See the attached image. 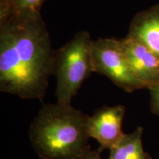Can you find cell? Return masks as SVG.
<instances>
[{"instance_id": "2", "label": "cell", "mask_w": 159, "mask_h": 159, "mask_svg": "<svg viewBox=\"0 0 159 159\" xmlns=\"http://www.w3.org/2000/svg\"><path fill=\"white\" fill-rule=\"evenodd\" d=\"M89 119L71 103L43 105L30 125L32 148L41 159H79L90 148Z\"/></svg>"}, {"instance_id": "3", "label": "cell", "mask_w": 159, "mask_h": 159, "mask_svg": "<svg viewBox=\"0 0 159 159\" xmlns=\"http://www.w3.org/2000/svg\"><path fill=\"white\" fill-rule=\"evenodd\" d=\"M90 34L87 31L76 33L55 51L53 75L57 102L71 103L83 83L93 71Z\"/></svg>"}, {"instance_id": "6", "label": "cell", "mask_w": 159, "mask_h": 159, "mask_svg": "<svg viewBox=\"0 0 159 159\" xmlns=\"http://www.w3.org/2000/svg\"><path fill=\"white\" fill-rule=\"evenodd\" d=\"M131 70L145 89L159 84V56L128 36L119 39Z\"/></svg>"}, {"instance_id": "11", "label": "cell", "mask_w": 159, "mask_h": 159, "mask_svg": "<svg viewBox=\"0 0 159 159\" xmlns=\"http://www.w3.org/2000/svg\"><path fill=\"white\" fill-rule=\"evenodd\" d=\"M10 0H0V21L5 19L8 14Z\"/></svg>"}, {"instance_id": "10", "label": "cell", "mask_w": 159, "mask_h": 159, "mask_svg": "<svg viewBox=\"0 0 159 159\" xmlns=\"http://www.w3.org/2000/svg\"><path fill=\"white\" fill-rule=\"evenodd\" d=\"M150 92V111L152 114L159 116V84L148 89Z\"/></svg>"}, {"instance_id": "5", "label": "cell", "mask_w": 159, "mask_h": 159, "mask_svg": "<svg viewBox=\"0 0 159 159\" xmlns=\"http://www.w3.org/2000/svg\"><path fill=\"white\" fill-rule=\"evenodd\" d=\"M126 108L123 105L100 107L89 116L88 131L90 138L94 139L99 144V151L111 150L125 134L122 123Z\"/></svg>"}, {"instance_id": "8", "label": "cell", "mask_w": 159, "mask_h": 159, "mask_svg": "<svg viewBox=\"0 0 159 159\" xmlns=\"http://www.w3.org/2000/svg\"><path fill=\"white\" fill-rule=\"evenodd\" d=\"M143 128L138 127L134 132L125 134L110 150L108 159H152L144 150L142 143Z\"/></svg>"}, {"instance_id": "4", "label": "cell", "mask_w": 159, "mask_h": 159, "mask_svg": "<svg viewBox=\"0 0 159 159\" xmlns=\"http://www.w3.org/2000/svg\"><path fill=\"white\" fill-rule=\"evenodd\" d=\"M93 71L104 75L126 92L145 89L135 77L118 39L100 38L91 43Z\"/></svg>"}, {"instance_id": "12", "label": "cell", "mask_w": 159, "mask_h": 159, "mask_svg": "<svg viewBox=\"0 0 159 159\" xmlns=\"http://www.w3.org/2000/svg\"><path fill=\"white\" fill-rule=\"evenodd\" d=\"M79 159H102L99 150H92L89 148Z\"/></svg>"}, {"instance_id": "1", "label": "cell", "mask_w": 159, "mask_h": 159, "mask_svg": "<svg viewBox=\"0 0 159 159\" xmlns=\"http://www.w3.org/2000/svg\"><path fill=\"white\" fill-rule=\"evenodd\" d=\"M55 53L40 12L0 21V91L41 100L53 75Z\"/></svg>"}, {"instance_id": "9", "label": "cell", "mask_w": 159, "mask_h": 159, "mask_svg": "<svg viewBox=\"0 0 159 159\" xmlns=\"http://www.w3.org/2000/svg\"><path fill=\"white\" fill-rule=\"evenodd\" d=\"M44 1L45 0H10L9 11L7 18L13 14L39 13Z\"/></svg>"}, {"instance_id": "7", "label": "cell", "mask_w": 159, "mask_h": 159, "mask_svg": "<svg viewBox=\"0 0 159 159\" xmlns=\"http://www.w3.org/2000/svg\"><path fill=\"white\" fill-rule=\"evenodd\" d=\"M127 36L138 41L159 56V4L135 16Z\"/></svg>"}]
</instances>
